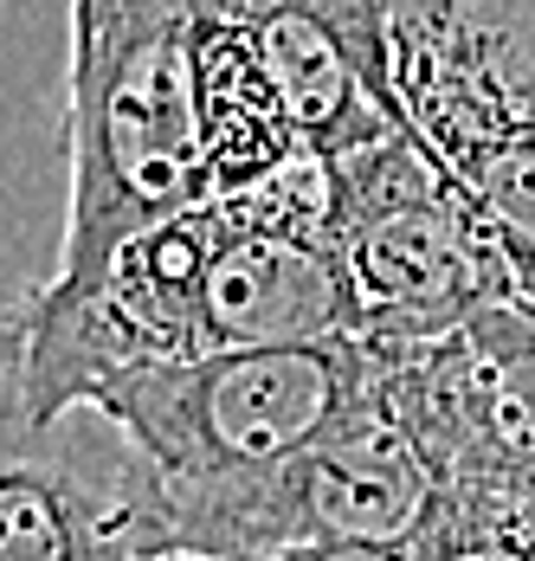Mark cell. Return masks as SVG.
Returning <instances> with one entry per match:
<instances>
[{
	"label": "cell",
	"instance_id": "6",
	"mask_svg": "<svg viewBox=\"0 0 535 561\" xmlns=\"http://www.w3.org/2000/svg\"><path fill=\"white\" fill-rule=\"evenodd\" d=\"M407 129L535 239V0H387Z\"/></svg>",
	"mask_w": 535,
	"mask_h": 561
},
{
	"label": "cell",
	"instance_id": "10",
	"mask_svg": "<svg viewBox=\"0 0 535 561\" xmlns=\"http://www.w3.org/2000/svg\"><path fill=\"white\" fill-rule=\"evenodd\" d=\"M329 336H355V290L342 252L329 239L239 226L219 214L201 284V348H271Z\"/></svg>",
	"mask_w": 535,
	"mask_h": 561
},
{
	"label": "cell",
	"instance_id": "3",
	"mask_svg": "<svg viewBox=\"0 0 535 561\" xmlns=\"http://www.w3.org/2000/svg\"><path fill=\"white\" fill-rule=\"evenodd\" d=\"M375 348L362 336L271 342V348H194L156 368L116 375L91 393L136 451L156 465L161 491L219 484L284 465L317 446L335 420H349L375 393Z\"/></svg>",
	"mask_w": 535,
	"mask_h": 561
},
{
	"label": "cell",
	"instance_id": "9",
	"mask_svg": "<svg viewBox=\"0 0 535 561\" xmlns=\"http://www.w3.org/2000/svg\"><path fill=\"white\" fill-rule=\"evenodd\" d=\"M271 104L322 156H355L407 129L387 65V0H214Z\"/></svg>",
	"mask_w": 535,
	"mask_h": 561
},
{
	"label": "cell",
	"instance_id": "4",
	"mask_svg": "<svg viewBox=\"0 0 535 561\" xmlns=\"http://www.w3.org/2000/svg\"><path fill=\"white\" fill-rule=\"evenodd\" d=\"M380 362V355H375ZM439 478L380 388L284 465L168 491L174 556H277L297 542H413Z\"/></svg>",
	"mask_w": 535,
	"mask_h": 561
},
{
	"label": "cell",
	"instance_id": "11",
	"mask_svg": "<svg viewBox=\"0 0 535 561\" xmlns=\"http://www.w3.org/2000/svg\"><path fill=\"white\" fill-rule=\"evenodd\" d=\"M407 556L413 561H530L510 542V529H503L471 491H458V484H439L426 523H420L413 542H407Z\"/></svg>",
	"mask_w": 535,
	"mask_h": 561
},
{
	"label": "cell",
	"instance_id": "2",
	"mask_svg": "<svg viewBox=\"0 0 535 561\" xmlns=\"http://www.w3.org/2000/svg\"><path fill=\"white\" fill-rule=\"evenodd\" d=\"M335 252L368 348H420L490 304L535 310V239L413 129L335 156Z\"/></svg>",
	"mask_w": 535,
	"mask_h": 561
},
{
	"label": "cell",
	"instance_id": "5",
	"mask_svg": "<svg viewBox=\"0 0 535 561\" xmlns=\"http://www.w3.org/2000/svg\"><path fill=\"white\" fill-rule=\"evenodd\" d=\"M214 232L219 214L207 201L136 226L78 265H53V278L13 304L33 400L46 413H65L116 375L194 355Z\"/></svg>",
	"mask_w": 535,
	"mask_h": 561
},
{
	"label": "cell",
	"instance_id": "8",
	"mask_svg": "<svg viewBox=\"0 0 535 561\" xmlns=\"http://www.w3.org/2000/svg\"><path fill=\"white\" fill-rule=\"evenodd\" d=\"M375 355L380 388L439 484L535 471V310L490 304L439 342Z\"/></svg>",
	"mask_w": 535,
	"mask_h": 561
},
{
	"label": "cell",
	"instance_id": "12",
	"mask_svg": "<svg viewBox=\"0 0 535 561\" xmlns=\"http://www.w3.org/2000/svg\"><path fill=\"white\" fill-rule=\"evenodd\" d=\"M239 561H413L400 542H297L277 556H239Z\"/></svg>",
	"mask_w": 535,
	"mask_h": 561
},
{
	"label": "cell",
	"instance_id": "7",
	"mask_svg": "<svg viewBox=\"0 0 535 561\" xmlns=\"http://www.w3.org/2000/svg\"><path fill=\"white\" fill-rule=\"evenodd\" d=\"M168 491L91 400L46 413L0 317V561H168Z\"/></svg>",
	"mask_w": 535,
	"mask_h": 561
},
{
	"label": "cell",
	"instance_id": "1",
	"mask_svg": "<svg viewBox=\"0 0 535 561\" xmlns=\"http://www.w3.org/2000/svg\"><path fill=\"white\" fill-rule=\"evenodd\" d=\"M201 13L207 0H71V194L58 265L161 214L207 207Z\"/></svg>",
	"mask_w": 535,
	"mask_h": 561
}]
</instances>
